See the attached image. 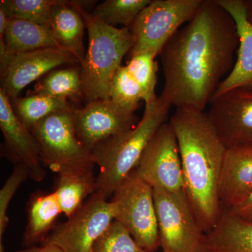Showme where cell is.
<instances>
[{"label": "cell", "mask_w": 252, "mask_h": 252, "mask_svg": "<svg viewBox=\"0 0 252 252\" xmlns=\"http://www.w3.org/2000/svg\"><path fill=\"white\" fill-rule=\"evenodd\" d=\"M156 57L149 53H142L131 56L126 65L140 86L145 104L152 103L158 98L155 93L158 71Z\"/></svg>", "instance_id": "cell-26"}, {"label": "cell", "mask_w": 252, "mask_h": 252, "mask_svg": "<svg viewBox=\"0 0 252 252\" xmlns=\"http://www.w3.org/2000/svg\"><path fill=\"white\" fill-rule=\"evenodd\" d=\"M169 124L178 142L189 205L208 233L221 212L219 184L227 149L203 111L176 108Z\"/></svg>", "instance_id": "cell-2"}, {"label": "cell", "mask_w": 252, "mask_h": 252, "mask_svg": "<svg viewBox=\"0 0 252 252\" xmlns=\"http://www.w3.org/2000/svg\"><path fill=\"white\" fill-rule=\"evenodd\" d=\"M162 252H209L208 238L200 226L186 193L154 189Z\"/></svg>", "instance_id": "cell-8"}, {"label": "cell", "mask_w": 252, "mask_h": 252, "mask_svg": "<svg viewBox=\"0 0 252 252\" xmlns=\"http://www.w3.org/2000/svg\"><path fill=\"white\" fill-rule=\"evenodd\" d=\"M28 178H30L28 169L23 165H15L14 171L0 190V243H2V236L9 223L7 210L10 202L20 186Z\"/></svg>", "instance_id": "cell-29"}, {"label": "cell", "mask_w": 252, "mask_h": 252, "mask_svg": "<svg viewBox=\"0 0 252 252\" xmlns=\"http://www.w3.org/2000/svg\"><path fill=\"white\" fill-rule=\"evenodd\" d=\"M0 252H5L2 244H0ZM16 252H63V250L53 244H42L41 246H32Z\"/></svg>", "instance_id": "cell-31"}, {"label": "cell", "mask_w": 252, "mask_h": 252, "mask_svg": "<svg viewBox=\"0 0 252 252\" xmlns=\"http://www.w3.org/2000/svg\"><path fill=\"white\" fill-rule=\"evenodd\" d=\"M92 252H146L136 243L127 229L117 220L101 235L93 247Z\"/></svg>", "instance_id": "cell-28"}, {"label": "cell", "mask_w": 252, "mask_h": 252, "mask_svg": "<svg viewBox=\"0 0 252 252\" xmlns=\"http://www.w3.org/2000/svg\"><path fill=\"white\" fill-rule=\"evenodd\" d=\"M109 99L123 108L135 112L140 107L144 95L126 65H122L113 78L109 91Z\"/></svg>", "instance_id": "cell-27"}, {"label": "cell", "mask_w": 252, "mask_h": 252, "mask_svg": "<svg viewBox=\"0 0 252 252\" xmlns=\"http://www.w3.org/2000/svg\"><path fill=\"white\" fill-rule=\"evenodd\" d=\"M58 0H1L0 9L9 18L24 20L50 28L51 10Z\"/></svg>", "instance_id": "cell-25"}, {"label": "cell", "mask_w": 252, "mask_h": 252, "mask_svg": "<svg viewBox=\"0 0 252 252\" xmlns=\"http://www.w3.org/2000/svg\"><path fill=\"white\" fill-rule=\"evenodd\" d=\"M170 106L160 97L145 104L135 127L114 136L92 151L99 169L97 191L108 199L118 186L135 170L144 151L159 127L165 124Z\"/></svg>", "instance_id": "cell-3"}, {"label": "cell", "mask_w": 252, "mask_h": 252, "mask_svg": "<svg viewBox=\"0 0 252 252\" xmlns=\"http://www.w3.org/2000/svg\"><path fill=\"white\" fill-rule=\"evenodd\" d=\"M112 197L115 220L125 227L136 243L146 252L160 248L153 187L133 170Z\"/></svg>", "instance_id": "cell-5"}, {"label": "cell", "mask_w": 252, "mask_h": 252, "mask_svg": "<svg viewBox=\"0 0 252 252\" xmlns=\"http://www.w3.org/2000/svg\"><path fill=\"white\" fill-rule=\"evenodd\" d=\"M77 64L80 63L72 54L59 48L8 54L0 59V89L13 100L19 97L21 91L29 84L54 69Z\"/></svg>", "instance_id": "cell-11"}, {"label": "cell", "mask_w": 252, "mask_h": 252, "mask_svg": "<svg viewBox=\"0 0 252 252\" xmlns=\"http://www.w3.org/2000/svg\"><path fill=\"white\" fill-rule=\"evenodd\" d=\"M67 219L56 225L42 244H53L63 252H92L94 243L115 220V212L112 202L95 192Z\"/></svg>", "instance_id": "cell-9"}, {"label": "cell", "mask_w": 252, "mask_h": 252, "mask_svg": "<svg viewBox=\"0 0 252 252\" xmlns=\"http://www.w3.org/2000/svg\"><path fill=\"white\" fill-rule=\"evenodd\" d=\"M75 111L55 113L30 129L39 144L43 164L55 173L95 165L92 153L78 137Z\"/></svg>", "instance_id": "cell-7"}, {"label": "cell", "mask_w": 252, "mask_h": 252, "mask_svg": "<svg viewBox=\"0 0 252 252\" xmlns=\"http://www.w3.org/2000/svg\"><path fill=\"white\" fill-rule=\"evenodd\" d=\"M9 18L7 17L4 11L0 9V41L4 40L5 31L7 27Z\"/></svg>", "instance_id": "cell-32"}, {"label": "cell", "mask_w": 252, "mask_h": 252, "mask_svg": "<svg viewBox=\"0 0 252 252\" xmlns=\"http://www.w3.org/2000/svg\"><path fill=\"white\" fill-rule=\"evenodd\" d=\"M207 115L225 148L252 144V89L238 88L214 97Z\"/></svg>", "instance_id": "cell-12"}, {"label": "cell", "mask_w": 252, "mask_h": 252, "mask_svg": "<svg viewBox=\"0 0 252 252\" xmlns=\"http://www.w3.org/2000/svg\"><path fill=\"white\" fill-rule=\"evenodd\" d=\"M11 106L19 120L31 129L43 119L55 113L76 110L67 99L43 94H30L11 100Z\"/></svg>", "instance_id": "cell-23"}, {"label": "cell", "mask_w": 252, "mask_h": 252, "mask_svg": "<svg viewBox=\"0 0 252 252\" xmlns=\"http://www.w3.org/2000/svg\"><path fill=\"white\" fill-rule=\"evenodd\" d=\"M229 210L243 220L252 222V191L243 201Z\"/></svg>", "instance_id": "cell-30"}, {"label": "cell", "mask_w": 252, "mask_h": 252, "mask_svg": "<svg viewBox=\"0 0 252 252\" xmlns=\"http://www.w3.org/2000/svg\"><path fill=\"white\" fill-rule=\"evenodd\" d=\"M203 0H152L129 28L133 45L130 57L142 53L157 56L183 25L196 14Z\"/></svg>", "instance_id": "cell-6"}, {"label": "cell", "mask_w": 252, "mask_h": 252, "mask_svg": "<svg viewBox=\"0 0 252 252\" xmlns=\"http://www.w3.org/2000/svg\"><path fill=\"white\" fill-rule=\"evenodd\" d=\"M32 94L77 101L84 98L81 80L80 65L57 68L41 78Z\"/></svg>", "instance_id": "cell-22"}, {"label": "cell", "mask_w": 252, "mask_h": 252, "mask_svg": "<svg viewBox=\"0 0 252 252\" xmlns=\"http://www.w3.org/2000/svg\"><path fill=\"white\" fill-rule=\"evenodd\" d=\"M62 213L54 192L33 195L28 204V221L23 235V246L29 248L44 243Z\"/></svg>", "instance_id": "cell-20"}, {"label": "cell", "mask_w": 252, "mask_h": 252, "mask_svg": "<svg viewBox=\"0 0 252 252\" xmlns=\"http://www.w3.org/2000/svg\"><path fill=\"white\" fill-rule=\"evenodd\" d=\"M86 23L70 1L58 0L51 10L50 29L61 49L72 54L81 63L85 58L84 46Z\"/></svg>", "instance_id": "cell-17"}, {"label": "cell", "mask_w": 252, "mask_h": 252, "mask_svg": "<svg viewBox=\"0 0 252 252\" xmlns=\"http://www.w3.org/2000/svg\"><path fill=\"white\" fill-rule=\"evenodd\" d=\"M70 2L82 15L89 34V46L80 64L84 99L87 103L109 99L113 78L130 52L133 37L128 28L109 26L83 9L79 1Z\"/></svg>", "instance_id": "cell-4"}, {"label": "cell", "mask_w": 252, "mask_h": 252, "mask_svg": "<svg viewBox=\"0 0 252 252\" xmlns=\"http://www.w3.org/2000/svg\"><path fill=\"white\" fill-rule=\"evenodd\" d=\"M4 41L7 54L48 48L61 49L49 28L16 18H9Z\"/></svg>", "instance_id": "cell-21"}, {"label": "cell", "mask_w": 252, "mask_h": 252, "mask_svg": "<svg viewBox=\"0 0 252 252\" xmlns=\"http://www.w3.org/2000/svg\"><path fill=\"white\" fill-rule=\"evenodd\" d=\"M252 191V144L227 149L219 184L221 207H235Z\"/></svg>", "instance_id": "cell-16"}, {"label": "cell", "mask_w": 252, "mask_h": 252, "mask_svg": "<svg viewBox=\"0 0 252 252\" xmlns=\"http://www.w3.org/2000/svg\"><path fill=\"white\" fill-rule=\"evenodd\" d=\"M239 37L233 18L216 0H203L196 14L160 54V98L176 108L205 110L234 66Z\"/></svg>", "instance_id": "cell-1"}, {"label": "cell", "mask_w": 252, "mask_h": 252, "mask_svg": "<svg viewBox=\"0 0 252 252\" xmlns=\"http://www.w3.org/2000/svg\"><path fill=\"white\" fill-rule=\"evenodd\" d=\"M138 122L135 112L123 108L110 99L88 102L74 112L78 137L91 153L99 144L130 130Z\"/></svg>", "instance_id": "cell-13"}, {"label": "cell", "mask_w": 252, "mask_h": 252, "mask_svg": "<svg viewBox=\"0 0 252 252\" xmlns=\"http://www.w3.org/2000/svg\"><path fill=\"white\" fill-rule=\"evenodd\" d=\"M207 238L209 252H252V222L222 207Z\"/></svg>", "instance_id": "cell-18"}, {"label": "cell", "mask_w": 252, "mask_h": 252, "mask_svg": "<svg viewBox=\"0 0 252 252\" xmlns=\"http://www.w3.org/2000/svg\"><path fill=\"white\" fill-rule=\"evenodd\" d=\"M152 0H106L91 13L106 24L130 28L138 15Z\"/></svg>", "instance_id": "cell-24"}, {"label": "cell", "mask_w": 252, "mask_h": 252, "mask_svg": "<svg viewBox=\"0 0 252 252\" xmlns=\"http://www.w3.org/2000/svg\"><path fill=\"white\" fill-rule=\"evenodd\" d=\"M58 176L54 193L63 214L69 218L83 206L89 195L97 191V178L94 177V169L89 167L66 169Z\"/></svg>", "instance_id": "cell-19"}, {"label": "cell", "mask_w": 252, "mask_h": 252, "mask_svg": "<svg viewBox=\"0 0 252 252\" xmlns=\"http://www.w3.org/2000/svg\"><path fill=\"white\" fill-rule=\"evenodd\" d=\"M0 128L4 137V154L14 165H23L30 178L41 182L46 176L39 144L31 130L15 114L11 100L0 89Z\"/></svg>", "instance_id": "cell-14"}, {"label": "cell", "mask_w": 252, "mask_h": 252, "mask_svg": "<svg viewBox=\"0 0 252 252\" xmlns=\"http://www.w3.org/2000/svg\"><path fill=\"white\" fill-rule=\"evenodd\" d=\"M232 16L239 37L237 59L230 74L217 88L214 97L238 88L252 89V26L246 18L244 0H216ZM212 98V99H213Z\"/></svg>", "instance_id": "cell-15"}, {"label": "cell", "mask_w": 252, "mask_h": 252, "mask_svg": "<svg viewBox=\"0 0 252 252\" xmlns=\"http://www.w3.org/2000/svg\"><path fill=\"white\" fill-rule=\"evenodd\" d=\"M134 171L153 189L186 193L178 142L169 123L159 127Z\"/></svg>", "instance_id": "cell-10"}, {"label": "cell", "mask_w": 252, "mask_h": 252, "mask_svg": "<svg viewBox=\"0 0 252 252\" xmlns=\"http://www.w3.org/2000/svg\"><path fill=\"white\" fill-rule=\"evenodd\" d=\"M245 10L247 20L252 26V0L245 1Z\"/></svg>", "instance_id": "cell-33"}]
</instances>
